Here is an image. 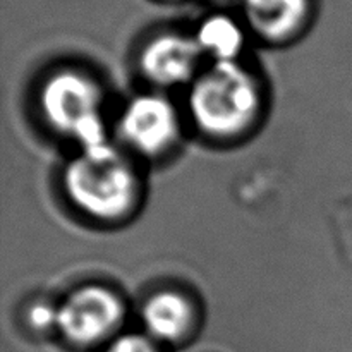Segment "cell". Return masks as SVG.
Returning <instances> with one entry per match:
<instances>
[{
  "label": "cell",
  "mask_w": 352,
  "mask_h": 352,
  "mask_svg": "<svg viewBox=\"0 0 352 352\" xmlns=\"http://www.w3.org/2000/svg\"><path fill=\"white\" fill-rule=\"evenodd\" d=\"M192 119L213 136H234L250 126L260 110V89L236 60L213 62L195 81L189 95Z\"/></svg>",
  "instance_id": "1"
},
{
  "label": "cell",
  "mask_w": 352,
  "mask_h": 352,
  "mask_svg": "<svg viewBox=\"0 0 352 352\" xmlns=\"http://www.w3.org/2000/svg\"><path fill=\"white\" fill-rule=\"evenodd\" d=\"M64 186L79 210L102 220L129 212L138 195L133 167L110 143L76 157L65 167Z\"/></svg>",
  "instance_id": "2"
},
{
  "label": "cell",
  "mask_w": 352,
  "mask_h": 352,
  "mask_svg": "<svg viewBox=\"0 0 352 352\" xmlns=\"http://www.w3.org/2000/svg\"><path fill=\"white\" fill-rule=\"evenodd\" d=\"M100 89L88 76L60 71L47 79L41 89V110L52 127L74 134L89 120L100 117Z\"/></svg>",
  "instance_id": "3"
},
{
  "label": "cell",
  "mask_w": 352,
  "mask_h": 352,
  "mask_svg": "<svg viewBox=\"0 0 352 352\" xmlns=\"http://www.w3.org/2000/svg\"><path fill=\"white\" fill-rule=\"evenodd\" d=\"M124 308L112 291L88 285L72 292L57 308V329L76 344H93L120 323Z\"/></svg>",
  "instance_id": "4"
},
{
  "label": "cell",
  "mask_w": 352,
  "mask_h": 352,
  "mask_svg": "<svg viewBox=\"0 0 352 352\" xmlns=\"http://www.w3.org/2000/svg\"><path fill=\"white\" fill-rule=\"evenodd\" d=\"M120 133L138 151L157 155L167 150L177 138V113L164 96H136L124 109L120 117Z\"/></svg>",
  "instance_id": "5"
},
{
  "label": "cell",
  "mask_w": 352,
  "mask_h": 352,
  "mask_svg": "<svg viewBox=\"0 0 352 352\" xmlns=\"http://www.w3.org/2000/svg\"><path fill=\"white\" fill-rule=\"evenodd\" d=\"M201 54L195 38L162 34L150 41L141 54V71L155 85H182L192 78Z\"/></svg>",
  "instance_id": "6"
},
{
  "label": "cell",
  "mask_w": 352,
  "mask_h": 352,
  "mask_svg": "<svg viewBox=\"0 0 352 352\" xmlns=\"http://www.w3.org/2000/svg\"><path fill=\"white\" fill-rule=\"evenodd\" d=\"M306 10V0H244V12L251 28L270 40L294 33L305 21Z\"/></svg>",
  "instance_id": "7"
},
{
  "label": "cell",
  "mask_w": 352,
  "mask_h": 352,
  "mask_svg": "<svg viewBox=\"0 0 352 352\" xmlns=\"http://www.w3.org/2000/svg\"><path fill=\"white\" fill-rule=\"evenodd\" d=\"M143 323L157 339L177 340L191 329L192 308L177 292H158L144 305Z\"/></svg>",
  "instance_id": "8"
},
{
  "label": "cell",
  "mask_w": 352,
  "mask_h": 352,
  "mask_svg": "<svg viewBox=\"0 0 352 352\" xmlns=\"http://www.w3.org/2000/svg\"><path fill=\"white\" fill-rule=\"evenodd\" d=\"M195 40L201 52L212 55L215 62L236 60L243 48L244 36L239 24L229 16H210L199 24Z\"/></svg>",
  "instance_id": "9"
},
{
  "label": "cell",
  "mask_w": 352,
  "mask_h": 352,
  "mask_svg": "<svg viewBox=\"0 0 352 352\" xmlns=\"http://www.w3.org/2000/svg\"><path fill=\"white\" fill-rule=\"evenodd\" d=\"M105 352H158L146 337L129 333L113 340Z\"/></svg>",
  "instance_id": "10"
},
{
  "label": "cell",
  "mask_w": 352,
  "mask_h": 352,
  "mask_svg": "<svg viewBox=\"0 0 352 352\" xmlns=\"http://www.w3.org/2000/svg\"><path fill=\"white\" fill-rule=\"evenodd\" d=\"M30 325L36 330H47L57 327V309L50 305H34L30 309Z\"/></svg>",
  "instance_id": "11"
},
{
  "label": "cell",
  "mask_w": 352,
  "mask_h": 352,
  "mask_svg": "<svg viewBox=\"0 0 352 352\" xmlns=\"http://www.w3.org/2000/svg\"><path fill=\"white\" fill-rule=\"evenodd\" d=\"M243 2H244V0H243Z\"/></svg>",
  "instance_id": "12"
}]
</instances>
